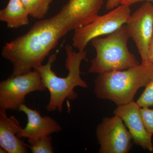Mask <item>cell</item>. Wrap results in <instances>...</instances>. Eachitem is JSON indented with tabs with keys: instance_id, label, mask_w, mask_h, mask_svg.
I'll use <instances>...</instances> for the list:
<instances>
[{
	"instance_id": "obj_1",
	"label": "cell",
	"mask_w": 153,
	"mask_h": 153,
	"mask_svg": "<svg viewBox=\"0 0 153 153\" xmlns=\"http://www.w3.org/2000/svg\"><path fill=\"white\" fill-rule=\"evenodd\" d=\"M92 22L68 1L53 17L36 22L27 33L3 47L2 56L13 66L11 76L27 73L42 65L63 36Z\"/></svg>"
},
{
	"instance_id": "obj_2",
	"label": "cell",
	"mask_w": 153,
	"mask_h": 153,
	"mask_svg": "<svg viewBox=\"0 0 153 153\" xmlns=\"http://www.w3.org/2000/svg\"><path fill=\"white\" fill-rule=\"evenodd\" d=\"M65 66L68 71L66 77L57 76L52 69V65L57 59L58 50L49 56L45 65H41L34 69L39 72L44 86L50 94L49 102L46 106L49 112L56 111L62 112L63 102L66 99L73 100L77 98V94L74 91L75 87L88 88L87 83L80 76V69L82 60L88 61L86 51L76 52L69 44L65 47Z\"/></svg>"
},
{
	"instance_id": "obj_3",
	"label": "cell",
	"mask_w": 153,
	"mask_h": 153,
	"mask_svg": "<svg viewBox=\"0 0 153 153\" xmlns=\"http://www.w3.org/2000/svg\"><path fill=\"white\" fill-rule=\"evenodd\" d=\"M153 78V68L141 63L126 70L98 74L94 92L97 98L123 105L134 101L138 89L146 87Z\"/></svg>"
},
{
	"instance_id": "obj_4",
	"label": "cell",
	"mask_w": 153,
	"mask_h": 153,
	"mask_svg": "<svg viewBox=\"0 0 153 153\" xmlns=\"http://www.w3.org/2000/svg\"><path fill=\"white\" fill-rule=\"evenodd\" d=\"M130 38L125 25L105 38L99 37L92 39L91 44L96 55L91 61L88 72L100 74L126 70L140 65L128 47Z\"/></svg>"
},
{
	"instance_id": "obj_5",
	"label": "cell",
	"mask_w": 153,
	"mask_h": 153,
	"mask_svg": "<svg viewBox=\"0 0 153 153\" xmlns=\"http://www.w3.org/2000/svg\"><path fill=\"white\" fill-rule=\"evenodd\" d=\"M130 6L120 4L112 11L99 16L93 22L74 30L72 45L79 51H84L94 38L108 35L126 25L131 15Z\"/></svg>"
},
{
	"instance_id": "obj_6",
	"label": "cell",
	"mask_w": 153,
	"mask_h": 153,
	"mask_svg": "<svg viewBox=\"0 0 153 153\" xmlns=\"http://www.w3.org/2000/svg\"><path fill=\"white\" fill-rule=\"evenodd\" d=\"M46 89L37 70L10 76L0 82V109L19 111L27 94Z\"/></svg>"
},
{
	"instance_id": "obj_7",
	"label": "cell",
	"mask_w": 153,
	"mask_h": 153,
	"mask_svg": "<svg viewBox=\"0 0 153 153\" xmlns=\"http://www.w3.org/2000/svg\"><path fill=\"white\" fill-rule=\"evenodd\" d=\"M126 25L141 58V64L153 68L149 54L153 36V4L150 2L143 4L131 15Z\"/></svg>"
},
{
	"instance_id": "obj_8",
	"label": "cell",
	"mask_w": 153,
	"mask_h": 153,
	"mask_svg": "<svg viewBox=\"0 0 153 153\" xmlns=\"http://www.w3.org/2000/svg\"><path fill=\"white\" fill-rule=\"evenodd\" d=\"M118 116L103 118L97 127L100 153H127L132 146V138Z\"/></svg>"
},
{
	"instance_id": "obj_9",
	"label": "cell",
	"mask_w": 153,
	"mask_h": 153,
	"mask_svg": "<svg viewBox=\"0 0 153 153\" xmlns=\"http://www.w3.org/2000/svg\"><path fill=\"white\" fill-rule=\"evenodd\" d=\"M140 108L137 102L133 101L117 106L114 114L119 116L123 120L131 135L134 144L143 149L153 152V135L145 128L141 117Z\"/></svg>"
},
{
	"instance_id": "obj_10",
	"label": "cell",
	"mask_w": 153,
	"mask_h": 153,
	"mask_svg": "<svg viewBox=\"0 0 153 153\" xmlns=\"http://www.w3.org/2000/svg\"><path fill=\"white\" fill-rule=\"evenodd\" d=\"M19 111L24 112L27 118V125L17 134L20 138L37 139L62 130L61 126L54 119L47 116H42L37 109H31L25 104L20 106Z\"/></svg>"
},
{
	"instance_id": "obj_11",
	"label": "cell",
	"mask_w": 153,
	"mask_h": 153,
	"mask_svg": "<svg viewBox=\"0 0 153 153\" xmlns=\"http://www.w3.org/2000/svg\"><path fill=\"white\" fill-rule=\"evenodd\" d=\"M7 111L0 109V146L9 153H27L28 145L17 134L22 128L15 117H8Z\"/></svg>"
},
{
	"instance_id": "obj_12",
	"label": "cell",
	"mask_w": 153,
	"mask_h": 153,
	"mask_svg": "<svg viewBox=\"0 0 153 153\" xmlns=\"http://www.w3.org/2000/svg\"><path fill=\"white\" fill-rule=\"evenodd\" d=\"M29 16L21 0H9L7 6L0 11V20L6 22L8 27L11 29L28 25Z\"/></svg>"
},
{
	"instance_id": "obj_13",
	"label": "cell",
	"mask_w": 153,
	"mask_h": 153,
	"mask_svg": "<svg viewBox=\"0 0 153 153\" xmlns=\"http://www.w3.org/2000/svg\"><path fill=\"white\" fill-rule=\"evenodd\" d=\"M30 16L42 19L47 15L53 0H21Z\"/></svg>"
},
{
	"instance_id": "obj_14",
	"label": "cell",
	"mask_w": 153,
	"mask_h": 153,
	"mask_svg": "<svg viewBox=\"0 0 153 153\" xmlns=\"http://www.w3.org/2000/svg\"><path fill=\"white\" fill-rule=\"evenodd\" d=\"M28 148L33 153H52L54 148L50 135L42 137L37 139H28Z\"/></svg>"
},
{
	"instance_id": "obj_15",
	"label": "cell",
	"mask_w": 153,
	"mask_h": 153,
	"mask_svg": "<svg viewBox=\"0 0 153 153\" xmlns=\"http://www.w3.org/2000/svg\"><path fill=\"white\" fill-rule=\"evenodd\" d=\"M136 102L140 108L153 106V78L146 85L145 90Z\"/></svg>"
},
{
	"instance_id": "obj_16",
	"label": "cell",
	"mask_w": 153,
	"mask_h": 153,
	"mask_svg": "<svg viewBox=\"0 0 153 153\" xmlns=\"http://www.w3.org/2000/svg\"><path fill=\"white\" fill-rule=\"evenodd\" d=\"M140 114L146 129L153 134V109L149 108H140Z\"/></svg>"
},
{
	"instance_id": "obj_17",
	"label": "cell",
	"mask_w": 153,
	"mask_h": 153,
	"mask_svg": "<svg viewBox=\"0 0 153 153\" xmlns=\"http://www.w3.org/2000/svg\"><path fill=\"white\" fill-rule=\"evenodd\" d=\"M121 0H108L106 4L107 10H110L115 8L120 5Z\"/></svg>"
},
{
	"instance_id": "obj_18",
	"label": "cell",
	"mask_w": 153,
	"mask_h": 153,
	"mask_svg": "<svg viewBox=\"0 0 153 153\" xmlns=\"http://www.w3.org/2000/svg\"><path fill=\"white\" fill-rule=\"evenodd\" d=\"M146 1V2L153 1V0H121L120 4L126 5L130 6L133 4L140 2Z\"/></svg>"
},
{
	"instance_id": "obj_19",
	"label": "cell",
	"mask_w": 153,
	"mask_h": 153,
	"mask_svg": "<svg viewBox=\"0 0 153 153\" xmlns=\"http://www.w3.org/2000/svg\"><path fill=\"white\" fill-rule=\"evenodd\" d=\"M149 54L150 59L151 62L153 64V36L150 44Z\"/></svg>"
}]
</instances>
